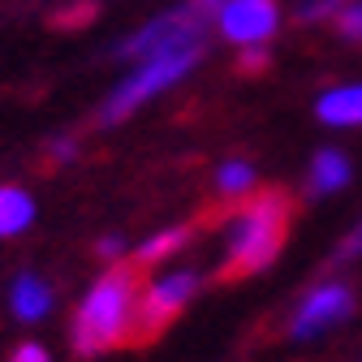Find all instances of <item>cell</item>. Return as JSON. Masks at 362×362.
Listing matches in <instances>:
<instances>
[{
  "label": "cell",
  "instance_id": "2",
  "mask_svg": "<svg viewBox=\"0 0 362 362\" xmlns=\"http://www.w3.org/2000/svg\"><path fill=\"white\" fill-rule=\"evenodd\" d=\"M289 233V199L281 190H263L259 199H242L224 216V272L250 276L281 255Z\"/></svg>",
  "mask_w": 362,
  "mask_h": 362
},
{
  "label": "cell",
  "instance_id": "4",
  "mask_svg": "<svg viewBox=\"0 0 362 362\" xmlns=\"http://www.w3.org/2000/svg\"><path fill=\"white\" fill-rule=\"evenodd\" d=\"M194 293H199V272L190 267H173V272H160L156 281H147L139 293V341H151L156 332H164L190 306Z\"/></svg>",
  "mask_w": 362,
  "mask_h": 362
},
{
  "label": "cell",
  "instance_id": "13",
  "mask_svg": "<svg viewBox=\"0 0 362 362\" xmlns=\"http://www.w3.org/2000/svg\"><path fill=\"white\" fill-rule=\"evenodd\" d=\"M337 26H341V35L362 39V0H349V5L337 9Z\"/></svg>",
  "mask_w": 362,
  "mask_h": 362
},
{
  "label": "cell",
  "instance_id": "6",
  "mask_svg": "<svg viewBox=\"0 0 362 362\" xmlns=\"http://www.w3.org/2000/svg\"><path fill=\"white\" fill-rule=\"evenodd\" d=\"M216 26L238 48H263L281 26V9L276 0H224L216 13Z\"/></svg>",
  "mask_w": 362,
  "mask_h": 362
},
{
  "label": "cell",
  "instance_id": "14",
  "mask_svg": "<svg viewBox=\"0 0 362 362\" xmlns=\"http://www.w3.org/2000/svg\"><path fill=\"white\" fill-rule=\"evenodd\" d=\"M298 13H302V22L328 18V13H337V0H302V5H298Z\"/></svg>",
  "mask_w": 362,
  "mask_h": 362
},
{
  "label": "cell",
  "instance_id": "3",
  "mask_svg": "<svg viewBox=\"0 0 362 362\" xmlns=\"http://www.w3.org/2000/svg\"><path fill=\"white\" fill-rule=\"evenodd\" d=\"M203 48H181V52H160V57H147L139 61V69H134L112 95L108 104L100 108V125H117L121 117H129L139 104H147L151 95H160V90H168L173 82H181L194 65H199Z\"/></svg>",
  "mask_w": 362,
  "mask_h": 362
},
{
  "label": "cell",
  "instance_id": "7",
  "mask_svg": "<svg viewBox=\"0 0 362 362\" xmlns=\"http://www.w3.org/2000/svg\"><path fill=\"white\" fill-rule=\"evenodd\" d=\"M9 306H13V315L22 324H35V320H43V315L52 310V289L26 272V276H18L13 289H9Z\"/></svg>",
  "mask_w": 362,
  "mask_h": 362
},
{
  "label": "cell",
  "instance_id": "18",
  "mask_svg": "<svg viewBox=\"0 0 362 362\" xmlns=\"http://www.w3.org/2000/svg\"><path fill=\"white\" fill-rule=\"evenodd\" d=\"M125 255V242L121 238H104L100 242V259H121Z\"/></svg>",
  "mask_w": 362,
  "mask_h": 362
},
{
  "label": "cell",
  "instance_id": "8",
  "mask_svg": "<svg viewBox=\"0 0 362 362\" xmlns=\"http://www.w3.org/2000/svg\"><path fill=\"white\" fill-rule=\"evenodd\" d=\"M315 112H320V121H328V125H362V82L324 90Z\"/></svg>",
  "mask_w": 362,
  "mask_h": 362
},
{
  "label": "cell",
  "instance_id": "5",
  "mask_svg": "<svg viewBox=\"0 0 362 362\" xmlns=\"http://www.w3.org/2000/svg\"><path fill=\"white\" fill-rule=\"evenodd\" d=\"M349 315H354V289L345 281H324V285H315L298 302V310L289 315V337L293 341H310V337L345 324Z\"/></svg>",
  "mask_w": 362,
  "mask_h": 362
},
{
  "label": "cell",
  "instance_id": "1",
  "mask_svg": "<svg viewBox=\"0 0 362 362\" xmlns=\"http://www.w3.org/2000/svg\"><path fill=\"white\" fill-rule=\"evenodd\" d=\"M139 267L134 263H112L104 276L90 285L74 310L69 341L78 354H104L125 341H139Z\"/></svg>",
  "mask_w": 362,
  "mask_h": 362
},
{
  "label": "cell",
  "instance_id": "12",
  "mask_svg": "<svg viewBox=\"0 0 362 362\" xmlns=\"http://www.w3.org/2000/svg\"><path fill=\"white\" fill-rule=\"evenodd\" d=\"M255 181H259L255 164H246V160H224L220 173H216V190H220L224 199H250Z\"/></svg>",
  "mask_w": 362,
  "mask_h": 362
},
{
  "label": "cell",
  "instance_id": "17",
  "mask_svg": "<svg viewBox=\"0 0 362 362\" xmlns=\"http://www.w3.org/2000/svg\"><path fill=\"white\" fill-rule=\"evenodd\" d=\"M267 65V52L263 48H242V69L246 74H255V69H263Z\"/></svg>",
  "mask_w": 362,
  "mask_h": 362
},
{
  "label": "cell",
  "instance_id": "9",
  "mask_svg": "<svg viewBox=\"0 0 362 362\" xmlns=\"http://www.w3.org/2000/svg\"><path fill=\"white\" fill-rule=\"evenodd\" d=\"M345 186H349V160H345V151L328 147V151H320V156L310 160V194H337Z\"/></svg>",
  "mask_w": 362,
  "mask_h": 362
},
{
  "label": "cell",
  "instance_id": "10",
  "mask_svg": "<svg viewBox=\"0 0 362 362\" xmlns=\"http://www.w3.org/2000/svg\"><path fill=\"white\" fill-rule=\"evenodd\" d=\"M35 224V199L18 186H0V238H18Z\"/></svg>",
  "mask_w": 362,
  "mask_h": 362
},
{
  "label": "cell",
  "instance_id": "15",
  "mask_svg": "<svg viewBox=\"0 0 362 362\" xmlns=\"http://www.w3.org/2000/svg\"><path fill=\"white\" fill-rule=\"evenodd\" d=\"M358 255H362V224H358V229L345 238V246L337 250V263H349V259H358Z\"/></svg>",
  "mask_w": 362,
  "mask_h": 362
},
{
  "label": "cell",
  "instance_id": "11",
  "mask_svg": "<svg viewBox=\"0 0 362 362\" xmlns=\"http://www.w3.org/2000/svg\"><path fill=\"white\" fill-rule=\"evenodd\" d=\"M190 242V229L186 224H177V229H164V233H156V238H147L139 250H134V267H151V263H164L168 255H177L181 246Z\"/></svg>",
  "mask_w": 362,
  "mask_h": 362
},
{
  "label": "cell",
  "instance_id": "16",
  "mask_svg": "<svg viewBox=\"0 0 362 362\" xmlns=\"http://www.w3.org/2000/svg\"><path fill=\"white\" fill-rule=\"evenodd\" d=\"M9 362H52V358H48V349H43V345H18Z\"/></svg>",
  "mask_w": 362,
  "mask_h": 362
}]
</instances>
